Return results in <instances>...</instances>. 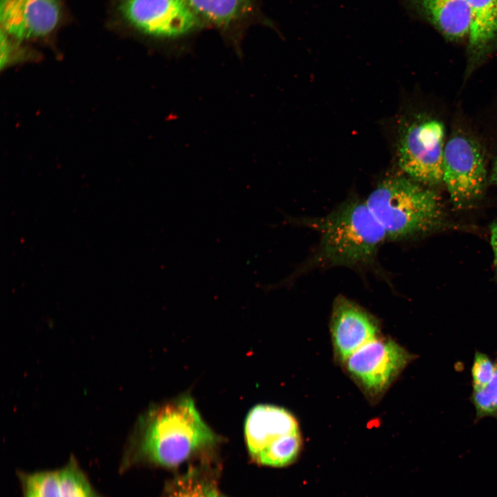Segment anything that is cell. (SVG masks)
<instances>
[{"mask_svg": "<svg viewBox=\"0 0 497 497\" xmlns=\"http://www.w3.org/2000/svg\"><path fill=\"white\" fill-rule=\"evenodd\" d=\"M217 441L218 437L204 422L193 400L182 397L150 409L139 419L126 447L120 469L144 462L177 467Z\"/></svg>", "mask_w": 497, "mask_h": 497, "instance_id": "1", "label": "cell"}, {"mask_svg": "<svg viewBox=\"0 0 497 497\" xmlns=\"http://www.w3.org/2000/svg\"><path fill=\"white\" fill-rule=\"evenodd\" d=\"M320 235L315 254L307 265L362 267L373 262L387 239L365 201L351 199L314 221Z\"/></svg>", "mask_w": 497, "mask_h": 497, "instance_id": "2", "label": "cell"}, {"mask_svg": "<svg viewBox=\"0 0 497 497\" xmlns=\"http://www.w3.org/2000/svg\"><path fill=\"white\" fill-rule=\"evenodd\" d=\"M387 239L399 240L440 225L444 208L438 195L406 177L382 180L365 200Z\"/></svg>", "mask_w": 497, "mask_h": 497, "instance_id": "3", "label": "cell"}, {"mask_svg": "<svg viewBox=\"0 0 497 497\" xmlns=\"http://www.w3.org/2000/svg\"><path fill=\"white\" fill-rule=\"evenodd\" d=\"M244 436L249 455L263 465L291 464L301 447L295 419L284 409L273 405H257L248 412Z\"/></svg>", "mask_w": 497, "mask_h": 497, "instance_id": "4", "label": "cell"}, {"mask_svg": "<svg viewBox=\"0 0 497 497\" xmlns=\"http://www.w3.org/2000/svg\"><path fill=\"white\" fill-rule=\"evenodd\" d=\"M444 139V126L438 121L410 125L400 139V167L409 178L421 184L433 186L443 182Z\"/></svg>", "mask_w": 497, "mask_h": 497, "instance_id": "5", "label": "cell"}, {"mask_svg": "<svg viewBox=\"0 0 497 497\" xmlns=\"http://www.w3.org/2000/svg\"><path fill=\"white\" fill-rule=\"evenodd\" d=\"M118 10L133 28L160 39L182 37L201 22L186 0H119Z\"/></svg>", "mask_w": 497, "mask_h": 497, "instance_id": "6", "label": "cell"}, {"mask_svg": "<svg viewBox=\"0 0 497 497\" xmlns=\"http://www.w3.org/2000/svg\"><path fill=\"white\" fill-rule=\"evenodd\" d=\"M486 173L483 154L474 140L456 135L447 142L444 152L443 182L456 207L468 206L481 196Z\"/></svg>", "mask_w": 497, "mask_h": 497, "instance_id": "7", "label": "cell"}, {"mask_svg": "<svg viewBox=\"0 0 497 497\" xmlns=\"http://www.w3.org/2000/svg\"><path fill=\"white\" fill-rule=\"evenodd\" d=\"M413 358V355L393 340L377 337L344 362L354 379L375 396L384 392Z\"/></svg>", "mask_w": 497, "mask_h": 497, "instance_id": "8", "label": "cell"}, {"mask_svg": "<svg viewBox=\"0 0 497 497\" xmlns=\"http://www.w3.org/2000/svg\"><path fill=\"white\" fill-rule=\"evenodd\" d=\"M61 0H1V32L16 39L43 37L61 18Z\"/></svg>", "mask_w": 497, "mask_h": 497, "instance_id": "9", "label": "cell"}, {"mask_svg": "<svg viewBox=\"0 0 497 497\" xmlns=\"http://www.w3.org/2000/svg\"><path fill=\"white\" fill-rule=\"evenodd\" d=\"M331 331L337 356L342 361L363 345L377 338L376 320L350 300L338 297L333 304Z\"/></svg>", "mask_w": 497, "mask_h": 497, "instance_id": "10", "label": "cell"}, {"mask_svg": "<svg viewBox=\"0 0 497 497\" xmlns=\"http://www.w3.org/2000/svg\"><path fill=\"white\" fill-rule=\"evenodd\" d=\"M406 1L447 40L458 41L468 37L470 14L466 0Z\"/></svg>", "mask_w": 497, "mask_h": 497, "instance_id": "11", "label": "cell"}, {"mask_svg": "<svg viewBox=\"0 0 497 497\" xmlns=\"http://www.w3.org/2000/svg\"><path fill=\"white\" fill-rule=\"evenodd\" d=\"M470 14L469 50L480 57L497 44V0H466Z\"/></svg>", "mask_w": 497, "mask_h": 497, "instance_id": "12", "label": "cell"}, {"mask_svg": "<svg viewBox=\"0 0 497 497\" xmlns=\"http://www.w3.org/2000/svg\"><path fill=\"white\" fill-rule=\"evenodd\" d=\"M200 19L216 26L226 27L244 18L253 0H186Z\"/></svg>", "mask_w": 497, "mask_h": 497, "instance_id": "13", "label": "cell"}, {"mask_svg": "<svg viewBox=\"0 0 497 497\" xmlns=\"http://www.w3.org/2000/svg\"><path fill=\"white\" fill-rule=\"evenodd\" d=\"M61 497H103L90 484L75 458L59 470Z\"/></svg>", "mask_w": 497, "mask_h": 497, "instance_id": "14", "label": "cell"}, {"mask_svg": "<svg viewBox=\"0 0 497 497\" xmlns=\"http://www.w3.org/2000/svg\"><path fill=\"white\" fill-rule=\"evenodd\" d=\"M23 497H61L59 471L17 474Z\"/></svg>", "mask_w": 497, "mask_h": 497, "instance_id": "15", "label": "cell"}, {"mask_svg": "<svg viewBox=\"0 0 497 497\" xmlns=\"http://www.w3.org/2000/svg\"><path fill=\"white\" fill-rule=\"evenodd\" d=\"M168 497H221L215 482L194 469L177 480Z\"/></svg>", "mask_w": 497, "mask_h": 497, "instance_id": "16", "label": "cell"}, {"mask_svg": "<svg viewBox=\"0 0 497 497\" xmlns=\"http://www.w3.org/2000/svg\"><path fill=\"white\" fill-rule=\"evenodd\" d=\"M470 400L475 409V419L497 418V369L493 378L484 387L472 390Z\"/></svg>", "mask_w": 497, "mask_h": 497, "instance_id": "17", "label": "cell"}, {"mask_svg": "<svg viewBox=\"0 0 497 497\" xmlns=\"http://www.w3.org/2000/svg\"><path fill=\"white\" fill-rule=\"evenodd\" d=\"M497 369V361L487 354L476 351L471 367L472 390L484 387L493 378Z\"/></svg>", "mask_w": 497, "mask_h": 497, "instance_id": "18", "label": "cell"}, {"mask_svg": "<svg viewBox=\"0 0 497 497\" xmlns=\"http://www.w3.org/2000/svg\"><path fill=\"white\" fill-rule=\"evenodd\" d=\"M490 231L491 245L494 253V262L497 269V219L491 224Z\"/></svg>", "mask_w": 497, "mask_h": 497, "instance_id": "19", "label": "cell"}, {"mask_svg": "<svg viewBox=\"0 0 497 497\" xmlns=\"http://www.w3.org/2000/svg\"><path fill=\"white\" fill-rule=\"evenodd\" d=\"M490 181L493 184L497 185V157L494 159L491 173L490 176Z\"/></svg>", "mask_w": 497, "mask_h": 497, "instance_id": "20", "label": "cell"}, {"mask_svg": "<svg viewBox=\"0 0 497 497\" xmlns=\"http://www.w3.org/2000/svg\"><path fill=\"white\" fill-rule=\"evenodd\" d=\"M221 497H224V496H221Z\"/></svg>", "mask_w": 497, "mask_h": 497, "instance_id": "21", "label": "cell"}]
</instances>
